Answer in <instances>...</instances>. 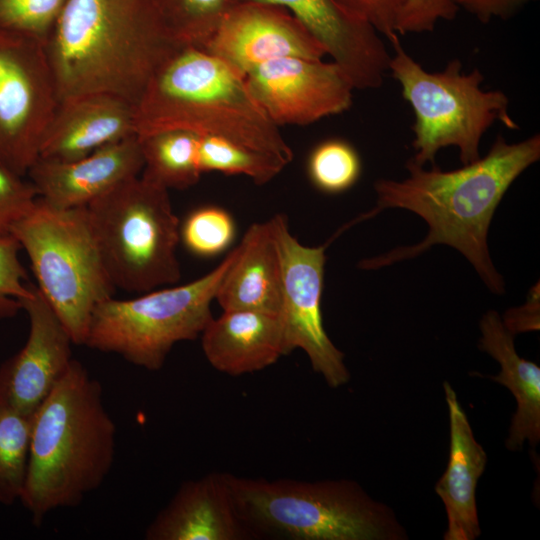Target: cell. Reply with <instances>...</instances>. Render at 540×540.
<instances>
[{
    "label": "cell",
    "instance_id": "obj_4",
    "mask_svg": "<svg viewBox=\"0 0 540 540\" xmlns=\"http://www.w3.org/2000/svg\"><path fill=\"white\" fill-rule=\"evenodd\" d=\"M137 136L186 130L221 137L279 157L293 151L258 104L246 75L214 54L174 48L158 65L135 104Z\"/></svg>",
    "mask_w": 540,
    "mask_h": 540
},
{
    "label": "cell",
    "instance_id": "obj_5",
    "mask_svg": "<svg viewBox=\"0 0 540 540\" xmlns=\"http://www.w3.org/2000/svg\"><path fill=\"white\" fill-rule=\"evenodd\" d=\"M228 482L238 516L254 539L408 538L392 509L353 480H268L228 473Z\"/></svg>",
    "mask_w": 540,
    "mask_h": 540
},
{
    "label": "cell",
    "instance_id": "obj_3",
    "mask_svg": "<svg viewBox=\"0 0 540 540\" xmlns=\"http://www.w3.org/2000/svg\"><path fill=\"white\" fill-rule=\"evenodd\" d=\"M115 436L100 382L73 359L33 416L20 501L35 526L55 509L79 505L103 483L113 465Z\"/></svg>",
    "mask_w": 540,
    "mask_h": 540
},
{
    "label": "cell",
    "instance_id": "obj_34",
    "mask_svg": "<svg viewBox=\"0 0 540 540\" xmlns=\"http://www.w3.org/2000/svg\"><path fill=\"white\" fill-rule=\"evenodd\" d=\"M536 0H452L454 5L474 16L481 23L493 19L506 20Z\"/></svg>",
    "mask_w": 540,
    "mask_h": 540
},
{
    "label": "cell",
    "instance_id": "obj_1",
    "mask_svg": "<svg viewBox=\"0 0 540 540\" xmlns=\"http://www.w3.org/2000/svg\"><path fill=\"white\" fill-rule=\"evenodd\" d=\"M539 159L538 133L516 143L498 135L485 156L455 170L443 171L435 164L427 170L410 159L405 179L375 181L376 207L367 215L370 218L387 208L405 209L427 223L428 234L416 245L364 259L358 267L380 269L442 244L458 250L488 289L502 295L505 283L490 257L489 226L507 190Z\"/></svg>",
    "mask_w": 540,
    "mask_h": 540
},
{
    "label": "cell",
    "instance_id": "obj_29",
    "mask_svg": "<svg viewBox=\"0 0 540 540\" xmlns=\"http://www.w3.org/2000/svg\"><path fill=\"white\" fill-rule=\"evenodd\" d=\"M67 0H0V30L45 43Z\"/></svg>",
    "mask_w": 540,
    "mask_h": 540
},
{
    "label": "cell",
    "instance_id": "obj_26",
    "mask_svg": "<svg viewBox=\"0 0 540 540\" xmlns=\"http://www.w3.org/2000/svg\"><path fill=\"white\" fill-rule=\"evenodd\" d=\"M33 416L0 404V503L20 500L28 467Z\"/></svg>",
    "mask_w": 540,
    "mask_h": 540
},
{
    "label": "cell",
    "instance_id": "obj_11",
    "mask_svg": "<svg viewBox=\"0 0 540 540\" xmlns=\"http://www.w3.org/2000/svg\"><path fill=\"white\" fill-rule=\"evenodd\" d=\"M271 222L281 261L282 305L279 316L288 354L302 349L312 369L323 376L328 386H343L350 379L345 355L326 333L321 311L325 250L332 239L321 246H305L290 233L285 215L276 214Z\"/></svg>",
    "mask_w": 540,
    "mask_h": 540
},
{
    "label": "cell",
    "instance_id": "obj_9",
    "mask_svg": "<svg viewBox=\"0 0 540 540\" xmlns=\"http://www.w3.org/2000/svg\"><path fill=\"white\" fill-rule=\"evenodd\" d=\"M233 257L234 249L187 284L102 301L92 313L84 345L149 371L161 369L176 343L196 339L213 318L211 303Z\"/></svg>",
    "mask_w": 540,
    "mask_h": 540
},
{
    "label": "cell",
    "instance_id": "obj_19",
    "mask_svg": "<svg viewBox=\"0 0 540 540\" xmlns=\"http://www.w3.org/2000/svg\"><path fill=\"white\" fill-rule=\"evenodd\" d=\"M201 346L214 369L234 377L263 370L288 354L279 314L253 310H227L212 318Z\"/></svg>",
    "mask_w": 540,
    "mask_h": 540
},
{
    "label": "cell",
    "instance_id": "obj_6",
    "mask_svg": "<svg viewBox=\"0 0 540 540\" xmlns=\"http://www.w3.org/2000/svg\"><path fill=\"white\" fill-rule=\"evenodd\" d=\"M388 42L393 49L388 73L414 115V163L435 164L438 151L453 146L461 163L468 164L481 157V140L495 122L520 128L509 114L508 96L482 89L484 75L478 68L465 73L461 61L452 59L442 71L429 72L404 50L399 36Z\"/></svg>",
    "mask_w": 540,
    "mask_h": 540
},
{
    "label": "cell",
    "instance_id": "obj_14",
    "mask_svg": "<svg viewBox=\"0 0 540 540\" xmlns=\"http://www.w3.org/2000/svg\"><path fill=\"white\" fill-rule=\"evenodd\" d=\"M203 49L245 75L261 64L280 58L321 60L327 55L287 10L255 2L234 5Z\"/></svg>",
    "mask_w": 540,
    "mask_h": 540
},
{
    "label": "cell",
    "instance_id": "obj_21",
    "mask_svg": "<svg viewBox=\"0 0 540 540\" xmlns=\"http://www.w3.org/2000/svg\"><path fill=\"white\" fill-rule=\"evenodd\" d=\"M223 311L253 310L279 314L282 273L271 219L252 224L240 244L215 294Z\"/></svg>",
    "mask_w": 540,
    "mask_h": 540
},
{
    "label": "cell",
    "instance_id": "obj_28",
    "mask_svg": "<svg viewBox=\"0 0 540 540\" xmlns=\"http://www.w3.org/2000/svg\"><path fill=\"white\" fill-rule=\"evenodd\" d=\"M235 225L231 215L216 206L194 210L180 226V239L186 248L199 256H213L233 241Z\"/></svg>",
    "mask_w": 540,
    "mask_h": 540
},
{
    "label": "cell",
    "instance_id": "obj_15",
    "mask_svg": "<svg viewBox=\"0 0 540 540\" xmlns=\"http://www.w3.org/2000/svg\"><path fill=\"white\" fill-rule=\"evenodd\" d=\"M287 10L324 48L355 89L379 88L389 70L391 53L383 37L336 0H238Z\"/></svg>",
    "mask_w": 540,
    "mask_h": 540
},
{
    "label": "cell",
    "instance_id": "obj_8",
    "mask_svg": "<svg viewBox=\"0 0 540 540\" xmlns=\"http://www.w3.org/2000/svg\"><path fill=\"white\" fill-rule=\"evenodd\" d=\"M31 261L37 288L72 341L84 345L92 313L113 297L86 207L59 209L39 197L11 229Z\"/></svg>",
    "mask_w": 540,
    "mask_h": 540
},
{
    "label": "cell",
    "instance_id": "obj_32",
    "mask_svg": "<svg viewBox=\"0 0 540 540\" xmlns=\"http://www.w3.org/2000/svg\"><path fill=\"white\" fill-rule=\"evenodd\" d=\"M352 14L368 22L388 41L399 36V27L412 0H336Z\"/></svg>",
    "mask_w": 540,
    "mask_h": 540
},
{
    "label": "cell",
    "instance_id": "obj_10",
    "mask_svg": "<svg viewBox=\"0 0 540 540\" xmlns=\"http://www.w3.org/2000/svg\"><path fill=\"white\" fill-rule=\"evenodd\" d=\"M59 103L44 44L0 30V165L24 176Z\"/></svg>",
    "mask_w": 540,
    "mask_h": 540
},
{
    "label": "cell",
    "instance_id": "obj_18",
    "mask_svg": "<svg viewBox=\"0 0 540 540\" xmlns=\"http://www.w3.org/2000/svg\"><path fill=\"white\" fill-rule=\"evenodd\" d=\"M147 540L254 539L241 521L228 473H209L182 483L168 505L146 528Z\"/></svg>",
    "mask_w": 540,
    "mask_h": 540
},
{
    "label": "cell",
    "instance_id": "obj_35",
    "mask_svg": "<svg viewBox=\"0 0 540 540\" xmlns=\"http://www.w3.org/2000/svg\"><path fill=\"white\" fill-rule=\"evenodd\" d=\"M506 328L516 334L539 329V291L529 296L527 303L521 308L511 309L502 319Z\"/></svg>",
    "mask_w": 540,
    "mask_h": 540
},
{
    "label": "cell",
    "instance_id": "obj_24",
    "mask_svg": "<svg viewBox=\"0 0 540 540\" xmlns=\"http://www.w3.org/2000/svg\"><path fill=\"white\" fill-rule=\"evenodd\" d=\"M167 37L203 49L238 0H148Z\"/></svg>",
    "mask_w": 540,
    "mask_h": 540
},
{
    "label": "cell",
    "instance_id": "obj_12",
    "mask_svg": "<svg viewBox=\"0 0 540 540\" xmlns=\"http://www.w3.org/2000/svg\"><path fill=\"white\" fill-rule=\"evenodd\" d=\"M250 92L276 125H309L348 110L353 87L332 62L285 57L246 74Z\"/></svg>",
    "mask_w": 540,
    "mask_h": 540
},
{
    "label": "cell",
    "instance_id": "obj_2",
    "mask_svg": "<svg viewBox=\"0 0 540 540\" xmlns=\"http://www.w3.org/2000/svg\"><path fill=\"white\" fill-rule=\"evenodd\" d=\"M177 46L148 0H67L44 43L59 101L108 94L134 105Z\"/></svg>",
    "mask_w": 540,
    "mask_h": 540
},
{
    "label": "cell",
    "instance_id": "obj_22",
    "mask_svg": "<svg viewBox=\"0 0 540 540\" xmlns=\"http://www.w3.org/2000/svg\"><path fill=\"white\" fill-rule=\"evenodd\" d=\"M480 331V350L492 356L501 368L499 374L487 377L507 387L517 402L506 448L519 450L526 441L535 446L540 441V367L518 355L514 334L498 312L489 310L483 315Z\"/></svg>",
    "mask_w": 540,
    "mask_h": 540
},
{
    "label": "cell",
    "instance_id": "obj_13",
    "mask_svg": "<svg viewBox=\"0 0 540 540\" xmlns=\"http://www.w3.org/2000/svg\"><path fill=\"white\" fill-rule=\"evenodd\" d=\"M20 303L30 330L23 348L0 366V404L34 416L68 370L74 343L37 286Z\"/></svg>",
    "mask_w": 540,
    "mask_h": 540
},
{
    "label": "cell",
    "instance_id": "obj_23",
    "mask_svg": "<svg viewBox=\"0 0 540 540\" xmlns=\"http://www.w3.org/2000/svg\"><path fill=\"white\" fill-rule=\"evenodd\" d=\"M137 137L144 163L141 176L168 190L186 189L199 181L198 134L163 130Z\"/></svg>",
    "mask_w": 540,
    "mask_h": 540
},
{
    "label": "cell",
    "instance_id": "obj_25",
    "mask_svg": "<svg viewBox=\"0 0 540 540\" xmlns=\"http://www.w3.org/2000/svg\"><path fill=\"white\" fill-rule=\"evenodd\" d=\"M197 160L201 173L244 175L259 185L271 181L288 165L277 156L210 135H199Z\"/></svg>",
    "mask_w": 540,
    "mask_h": 540
},
{
    "label": "cell",
    "instance_id": "obj_16",
    "mask_svg": "<svg viewBox=\"0 0 540 540\" xmlns=\"http://www.w3.org/2000/svg\"><path fill=\"white\" fill-rule=\"evenodd\" d=\"M137 135L73 161L38 158L27 175L38 197L59 209L85 207L143 170Z\"/></svg>",
    "mask_w": 540,
    "mask_h": 540
},
{
    "label": "cell",
    "instance_id": "obj_27",
    "mask_svg": "<svg viewBox=\"0 0 540 540\" xmlns=\"http://www.w3.org/2000/svg\"><path fill=\"white\" fill-rule=\"evenodd\" d=\"M361 160L355 148L341 139L319 143L308 159V175L314 186L329 194L351 188L361 174Z\"/></svg>",
    "mask_w": 540,
    "mask_h": 540
},
{
    "label": "cell",
    "instance_id": "obj_31",
    "mask_svg": "<svg viewBox=\"0 0 540 540\" xmlns=\"http://www.w3.org/2000/svg\"><path fill=\"white\" fill-rule=\"evenodd\" d=\"M38 194L30 181L0 165V237L34 207Z\"/></svg>",
    "mask_w": 540,
    "mask_h": 540
},
{
    "label": "cell",
    "instance_id": "obj_30",
    "mask_svg": "<svg viewBox=\"0 0 540 540\" xmlns=\"http://www.w3.org/2000/svg\"><path fill=\"white\" fill-rule=\"evenodd\" d=\"M21 245L12 235L0 237V318L12 317L22 309L20 301L31 294L18 252Z\"/></svg>",
    "mask_w": 540,
    "mask_h": 540
},
{
    "label": "cell",
    "instance_id": "obj_33",
    "mask_svg": "<svg viewBox=\"0 0 540 540\" xmlns=\"http://www.w3.org/2000/svg\"><path fill=\"white\" fill-rule=\"evenodd\" d=\"M457 11L452 0H412L401 20L399 35L431 32L440 20H452Z\"/></svg>",
    "mask_w": 540,
    "mask_h": 540
},
{
    "label": "cell",
    "instance_id": "obj_20",
    "mask_svg": "<svg viewBox=\"0 0 540 540\" xmlns=\"http://www.w3.org/2000/svg\"><path fill=\"white\" fill-rule=\"evenodd\" d=\"M449 413L450 451L446 470L435 492L447 514L445 540H474L481 534L476 487L487 464V454L474 437L469 420L449 382L443 384Z\"/></svg>",
    "mask_w": 540,
    "mask_h": 540
},
{
    "label": "cell",
    "instance_id": "obj_17",
    "mask_svg": "<svg viewBox=\"0 0 540 540\" xmlns=\"http://www.w3.org/2000/svg\"><path fill=\"white\" fill-rule=\"evenodd\" d=\"M135 135L134 104L108 94L77 96L59 101L38 158L73 161Z\"/></svg>",
    "mask_w": 540,
    "mask_h": 540
},
{
    "label": "cell",
    "instance_id": "obj_7",
    "mask_svg": "<svg viewBox=\"0 0 540 540\" xmlns=\"http://www.w3.org/2000/svg\"><path fill=\"white\" fill-rule=\"evenodd\" d=\"M85 207L115 288L142 294L179 281L180 223L168 189L140 174Z\"/></svg>",
    "mask_w": 540,
    "mask_h": 540
}]
</instances>
